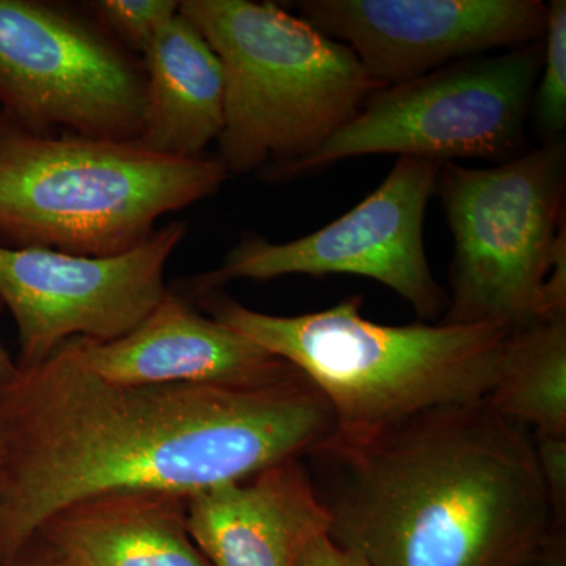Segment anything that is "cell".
Masks as SVG:
<instances>
[{
  "mask_svg": "<svg viewBox=\"0 0 566 566\" xmlns=\"http://www.w3.org/2000/svg\"><path fill=\"white\" fill-rule=\"evenodd\" d=\"M222 63L218 144L232 175L275 182L346 125L381 85L352 48L273 2L181 0Z\"/></svg>",
  "mask_w": 566,
  "mask_h": 566,
  "instance_id": "cell-5",
  "label": "cell"
},
{
  "mask_svg": "<svg viewBox=\"0 0 566 566\" xmlns=\"http://www.w3.org/2000/svg\"><path fill=\"white\" fill-rule=\"evenodd\" d=\"M35 536L65 566H211L189 535L185 495H96L52 515Z\"/></svg>",
  "mask_w": 566,
  "mask_h": 566,
  "instance_id": "cell-14",
  "label": "cell"
},
{
  "mask_svg": "<svg viewBox=\"0 0 566 566\" xmlns=\"http://www.w3.org/2000/svg\"><path fill=\"white\" fill-rule=\"evenodd\" d=\"M17 371V360L11 359L10 354L0 345V382L9 381Z\"/></svg>",
  "mask_w": 566,
  "mask_h": 566,
  "instance_id": "cell-22",
  "label": "cell"
},
{
  "mask_svg": "<svg viewBox=\"0 0 566 566\" xmlns=\"http://www.w3.org/2000/svg\"><path fill=\"white\" fill-rule=\"evenodd\" d=\"M0 566L66 506L111 493L189 495L304 460L337 433L300 371L270 385L104 381L73 338L0 382Z\"/></svg>",
  "mask_w": 566,
  "mask_h": 566,
  "instance_id": "cell-1",
  "label": "cell"
},
{
  "mask_svg": "<svg viewBox=\"0 0 566 566\" xmlns=\"http://www.w3.org/2000/svg\"><path fill=\"white\" fill-rule=\"evenodd\" d=\"M565 192V139L486 169L442 164L434 193L455 249L439 322L515 331L546 319V282L566 255Z\"/></svg>",
  "mask_w": 566,
  "mask_h": 566,
  "instance_id": "cell-6",
  "label": "cell"
},
{
  "mask_svg": "<svg viewBox=\"0 0 566 566\" xmlns=\"http://www.w3.org/2000/svg\"><path fill=\"white\" fill-rule=\"evenodd\" d=\"M0 112L33 132L137 140L144 63L95 20L0 0Z\"/></svg>",
  "mask_w": 566,
  "mask_h": 566,
  "instance_id": "cell-8",
  "label": "cell"
},
{
  "mask_svg": "<svg viewBox=\"0 0 566 566\" xmlns=\"http://www.w3.org/2000/svg\"><path fill=\"white\" fill-rule=\"evenodd\" d=\"M549 505L545 566H566V438H534Z\"/></svg>",
  "mask_w": 566,
  "mask_h": 566,
  "instance_id": "cell-19",
  "label": "cell"
},
{
  "mask_svg": "<svg viewBox=\"0 0 566 566\" xmlns=\"http://www.w3.org/2000/svg\"><path fill=\"white\" fill-rule=\"evenodd\" d=\"M485 403L534 438H566V316L513 331Z\"/></svg>",
  "mask_w": 566,
  "mask_h": 566,
  "instance_id": "cell-16",
  "label": "cell"
},
{
  "mask_svg": "<svg viewBox=\"0 0 566 566\" xmlns=\"http://www.w3.org/2000/svg\"><path fill=\"white\" fill-rule=\"evenodd\" d=\"M441 166L431 159L398 158L386 180L342 218L289 243L245 233L216 270L189 279L185 286L200 296L234 281L359 275L389 286L420 322L441 319L449 300L431 273L423 241L424 212Z\"/></svg>",
  "mask_w": 566,
  "mask_h": 566,
  "instance_id": "cell-9",
  "label": "cell"
},
{
  "mask_svg": "<svg viewBox=\"0 0 566 566\" xmlns=\"http://www.w3.org/2000/svg\"><path fill=\"white\" fill-rule=\"evenodd\" d=\"M229 178L219 158L180 159L137 140L33 132L0 112V245L117 255Z\"/></svg>",
  "mask_w": 566,
  "mask_h": 566,
  "instance_id": "cell-4",
  "label": "cell"
},
{
  "mask_svg": "<svg viewBox=\"0 0 566 566\" xmlns=\"http://www.w3.org/2000/svg\"><path fill=\"white\" fill-rule=\"evenodd\" d=\"M545 57L532 99V120L543 142L564 139L566 126V2L547 3Z\"/></svg>",
  "mask_w": 566,
  "mask_h": 566,
  "instance_id": "cell-17",
  "label": "cell"
},
{
  "mask_svg": "<svg viewBox=\"0 0 566 566\" xmlns=\"http://www.w3.org/2000/svg\"><path fill=\"white\" fill-rule=\"evenodd\" d=\"M186 230L167 223L111 256L0 245V304L17 324V367L43 364L71 338L112 342L132 333L169 290L166 268Z\"/></svg>",
  "mask_w": 566,
  "mask_h": 566,
  "instance_id": "cell-10",
  "label": "cell"
},
{
  "mask_svg": "<svg viewBox=\"0 0 566 566\" xmlns=\"http://www.w3.org/2000/svg\"><path fill=\"white\" fill-rule=\"evenodd\" d=\"M96 24L133 54H144L153 40L180 13L178 0H98Z\"/></svg>",
  "mask_w": 566,
  "mask_h": 566,
  "instance_id": "cell-18",
  "label": "cell"
},
{
  "mask_svg": "<svg viewBox=\"0 0 566 566\" xmlns=\"http://www.w3.org/2000/svg\"><path fill=\"white\" fill-rule=\"evenodd\" d=\"M304 465L327 535L374 566H545L534 436L485 400L335 433Z\"/></svg>",
  "mask_w": 566,
  "mask_h": 566,
  "instance_id": "cell-2",
  "label": "cell"
},
{
  "mask_svg": "<svg viewBox=\"0 0 566 566\" xmlns=\"http://www.w3.org/2000/svg\"><path fill=\"white\" fill-rule=\"evenodd\" d=\"M186 526L211 566H296L327 517L304 460L186 497Z\"/></svg>",
  "mask_w": 566,
  "mask_h": 566,
  "instance_id": "cell-13",
  "label": "cell"
},
{
  "mask_svg": "<svg viewBox=\"0 0 566 566\" xmlns=\"http://www.w3.org/2000/svg\"><path fill=\"white\" fill-rule=\"evenodd\" d=\"M73 340L93 374L114 385L256 386L297 374L170 290L117 340Z\"/></svg>",
  "mask_w": 566,
  "mask_h": 566,
  "instance_id": "cell-12",
  "label": "cell"
},
{
  "mask_svg": "<svg viewBox=\"0 0 566 566\" xmlns=\"http://www.w3.org/2000/svg\"><path fill=\"white\" fill-rule=\"evenodd\" d=\"M300 18L352 48L381 87L542 40V0H303Z\"/></svg>",
  "mask_w": 566,
  "mask_h": 566,
  "instance_id": "cell-11",
  "label": "cell"
},
{
  "mask_svg": "<svg viewBox=\"0 0 566 566\" xmlns=\"http://www.w3.org/2000/svg\"><path fill=\"white\" fill-rule=\"evenodd\" d=\"M2 468H3V438H2V430H0V479H2Z\"/></svg>",
  "mask_w": 566,
  "mask_h": 566,
  "instance_id": "cell-23",
  "label": "cell"
},
{
  "mask_svg": "<svg viewBox=\"0 0 566 566\" xmlns=\"http://www.w3.org/2000/svg\"><path fill=\"white\" fill-rule=\"evenodd\" d=\"M140 59L145 112L137 142L172 158L205 156L223 126L226 81L218 54L180 11Z\"/></svg>",
  "mask_w": 566,
  "mask_h": 566,
  "instance_id": "cell-15",
  "label": "cell"
},
{
  "mask_svg": "<svg viewBox=\"0 0 566 566\" xmlns=\"http://www.w3.org/2000/svg\"><path fill=\"white\" fill-rule=\"evenodd\" d=\"M196 297L203 314L305 376L344 436L485 400L513 333L494 324H379L360 314V296L296 316L252 311L222 290Z\"/></svg>",
  "mask_w": 566,
  "mask_h": 566,
  "instance_id": "cell-3",
  "label": "cell"
},
{
  "mask_svg": "<svg viewBox=\"0 0 566 566\" xmlns=\"http://www.w3.org/2000/svg\"><path fill=\"white\" fill-rule=\"evenodd\" d=\"M545 41L476 55L416 80L378 88L356 115L279 181L370 155L438 163H505L526 153L532 99Z\"/></svg>",
  "mask_w": 566,
  "mask_h": 566,
  "instance_id": "cell-7",
  "label": "cell"
},
{
  "mask_svg": "<svg viewBox=\"0 0 566 566\" xmlns=\"http://www.w3.org/2000/svg\"><path fill=\"white\" fill-rule=\"evenodd\" d=\"M296 566H374L356 551L337 545L327 532L308 539Z\"/></svg>",
  "mask_w": 566,
  "mask_h": 566,
  "instance_id": "cell-20",
  "label": "cell"
},
{
  "mask_svg": "<svg viewBox=\"0 0 566 566\" xmlns=\"http://www.w3.org/2000/svg\"><path fill=\"white\" fill-rule=\"evenodd\" d=\"M6 566H65L39 536H33Z\"/></svg>",
  "mask_w": 566,
  "mask_h": 566,
  "instance_id": "cell-21",
  "label": "cell"
}]
</instances>
